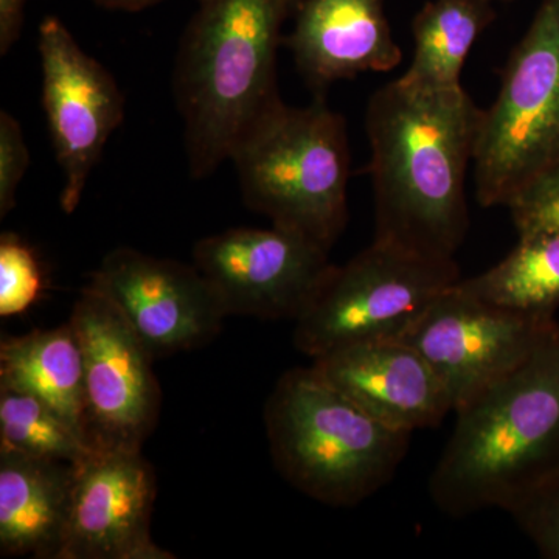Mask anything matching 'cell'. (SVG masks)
I'll list each match as a JSON object with an SVG mask.
<instances>
[{
  "label": "cell",
  "instance_id": "23",
  "mask_svg": "<svg viewBox=\"0 0 559 559\" xmlns=\"http://www.w3.org/2000/svg\"><path fill=\"white\" fill-rule=\"evenodd\" d=\"M507 209L518 235L559 230V167L530 182Z\"/></svg>",
  "mask_w": 559,
  "mask_h": 559
},
{
  "label": "cell",
  "instance_id": "16",
  "mask_svg": "<svg viewBox=\"0 0 559 559\" xmlns=\"http://www.w3.org/2000/svg\"><path fill=\"white\" fill-rule=\"evenodd\" d=\"M73 465L0 450L2 557L60 558Z\"/></svg>",
  "mask_w": 559,
  "mask_h": 559
},
{
  "label": "cell",
  "instance_id": "8",
  "mask_svg": "<svg viewBox=\"0 0 559 559\" xmlns=\"http://www.w3.org/2000/svg\"><path fill=\"white\" fill-rule=\"evenodd\" d=\"M84 362L83 433L91 451H142L156 429L162 393L153 355L94 286L70 312Z\"/></svg>",
  "mask_w": 559,
  "mask_h": 559
},
{
  "label": "cell",
  "instance_id": "13",
  "mask_svg": "<svg viewBox=\"0 0 559 559\" xmlns=\"http://www.w3.org/2000/svg\"><path fill=\"white\" fill-rule=\"evenodd\" d=\"M157 479L142 451H91L73 465L58 559H173L151 538Z\"/></svg>",
  "mask_w": 559,
  "mask_h": 559
},
{
  "label": "cell",
  "instance_id": "18",
  "mask_svg": "<svg viewBox=\"0 0 559 559\" xmlns=\"http://www.w3.org/2000/svg\"><path fill=\"white\" fill-rule=\"evenodd\" d=\"M495 21L492 0H429L412 21L414 57L400 80L419 90L462 87L466 58Z\"/></svg>",
  "mask_w": 559,
  "mask_h": 559
},
{
  "label": "cell",
  "instance_id": "4",
  "mask_svg": "<svg viewBox=\"0 0 559 559\" xmlns=\"http://www.w3.org/2000/svg\"><path fill=\"white\" fill-rule=\"evenodd\" d=\"M275 468L308 498L356 507L395 477L409 432L389 428L312 369L286 371L264 409Z\"/></svg>",
  "mask_w": 559,
  "mask_h": 559
},
{
  "label": "cell",
  "instance_id": "21",
  "mask_svg": "<svg viewBox=\"0 0 559 559\" xmlns=\"http://www.w3.org/2000/svg\"><path fill=\"white\" fill-rule=\"evenodd\" d=\"M44 290V274L36 253L17 235L0 237V316L22 314Z\"/></svg>",
  "mask_w": 559,
  "mask_h": 559
},
{
  "label": "cell",
  "instance_id": "14",
  "mask_svg": "<svg viewBox=\"0 0 559 559\" xmlns=\"http://www.w3.org/2000/svg\"><path fill=\"white\" fill-rule=\"evenodd\" d=\"M312 369L389 428H437L454 404L439 374L401 340L360 342L312 359Z\"/></svg>",
  "mask_w": 559,
  "mask_h": 559
},
{
  "label": "cell",
  "instance_id": "22",
  "mask_svg": "<svg viewBox=\"0 0 559 559\" xmlns=\"http://www.w3.org/2000/svg\"><path fill=\"white\" fill-rule=\"evenodd\" d=\"M509 513L540 557L559 559V469L525 492Z\"/></svg>",
  "mask_w": 559,
  "mask_h": 559
},
{
  "label": "cell",
  "instance_id": "15",
  "mask_svg": "<svg viewBox=\"0 0 559 559\" xmlns=\"http://www.w3.org/2000/svg\"><path fill=\"white\" fill-rule=\"evenodd\" d=\"M283 38L312 97L337 81L392 72L403 61L385 0H299Z\"/></svg>",
  "mask_w": 559,
  "mask_h": 559
},
{
  "label": "cell",
  "instance_id": "26",
  "mask_svg": "<svg viewBox=\"0 0 559 559\" xmlns=\"http://www.w3.org/2000/svg\"><path fill=\"white\" fill-rule=\"evenodd\" d=\"M91 2L106 10L138 13V11L150 9V7L165 2V0H91ZM197 2H201V0H197Z\"/></svg>",
  "mask_w": 559,
  "mask_h": 559
},
{
  "label": "cell",
  "instance_id": "5",
  "mask_svg": "<svg viewBox=\"0 0 559 559\" xmlns=\"http://www.w3.org/2000/svg\"><path fill=\"white\" fill-rule=\"evenodd\" d=\"M242 200L272 226L331 250L348 223L352 175L347 120L316 95L305 108L282 103L231 153Z\"/></svg>",
  "mask_w": 559,
  "mask_h": 559
},
{
  "label": "cell",
  "instance_id": "17",
  "mask_svg": "<svg viewBox=\"0 0 559 559\" xmlns=\"http://www.w3.org/2000/svg\"><path fill=\"white\" fill-rule=\"evenodd\" d=\"M0 385L24 390L46 401L84 439L83 352L70 320L57 329L3 337Z\"/></svg>",
  "mask_w": 559,
  "mask_h": 559
},
{
  "label": "cell",
  "instance_id": "10",
  "mask_svg": "<svg viewBox=\"0 0 559 559\" xmlns=\"http://www.w3.org/2000/svg\"><path fill=\"white\" fill-rule=\"evenodd\" d=\"M193 264L227 318L294 322L333 267L330 250L277 226L238 227L202 238L194 245Z\"/></svg>",
  "mask_w": 559,
  "mask_h": 559
},
{
  "label": "cell",
  "instance_id": "3",
  "mask_svg": "<svg viewBox=\"0 0 559 559\" xmlns=\"http://www.w3.org/2000/svg\"><path fill=\"white\" fill-rule=\"evenodd\" d=\"M429 495L448 516L509 511L559 469V323L520 367L454 412Z\"/></svg>",
  "mask_w": 559,
  "mask_h": 559
},
{
  "label": "cell",
  "instance_id": "2",
  "mask_svg": "<svg viewBox=\"0 0 559 559\" xmlns=\"http://www.w3.org/2000/svg\"><path fill=\"white\" fill-rule=\"evenodd\" d=\"M299 0H201L176 58L173 90L194 179L209 178L278 108L277 55Z\"/></svg>",
  "mask_w": 559,
  "mask_h": 559
},
{
  "label": "cell",
  "instance_id": "20",
  "mask_svg": "<svg viewBox=\"0 0 559 559\" xmlns=\"http://www.w3.org/2000/svg\"><path fill=\"white\" fill-rule=\"evenodd\" d=\"M0 450L76 463L91 452L79 430L46 401L0 385Z\"/></svg>",
  "mask_w": 559,
  "mask_h": 559
},
{
  "label": "cell",
  "instance_id": "25",
  "mask_svg": "<svg viewBox=\"0 0 559 559\" xmlns=\"http://www.w3.org/2000/svg\"><path fill=\"white\" fill-rule=\"evenodd\" d=\"M27 0H0V53L5 57L21 38Z\"/></svg>",
  "mask_w": 559,
  "mask_h": 559
},
{
  "label": "cell",
  "instance_id": "1",
  "mask_svg": "<svg viewBox=\"0 0 559 559\" xmlns=\"http://www.w3.org/2000/svg\"><path fill=\"white\" fill-rule=\"evenodd\" d=\"M484 109L468 92L403 81L371 94L366 109L374 240L432 260H455L469 230L465 180Z\"/></svg>",
  "mask_w": 559,
  "mask_h": 559
},
{
  "label": "cell",
  "instance_id": "11",
  "mask_svg": "<svg viewBox=\"0 0 559 559\" xmlns=\"http://www.w3.org/2000/svg\"><path fill=\"white\" fill-rule=\"evenodd\" d=\"M43 108L64 175L60 204L75 212L106 143L124 119V98L108 69L81 49L64 22L39 25Z\"/></svg>",
  "mask_w": 559,
  "mask_h": 559
},
{
  "label": "cell",
  "instance_id": "7",
  "mask_svg": "<svg viewBox=\"0 0 559 559\" xmlns=\"http://www.w3.org/2000/svg\"><path fill=\"white\" fill-rule=\"evenodd\" d=\"M460 278L455 260L426 259L373 240L344 266L333 264L294 322V345L314 359L360 342L401 340Z\"/></svg>",
  "mask_w": 559,
  "mask_h": 559
},
{
  "label": "cell",
  "instance_id": "12",
  "mask_svg": "<svg viewBox=\"0 0 559 559\" xmlns=\"http://www.w3.org/2000/svg\"><path fill=\"white\" fill-rule=\"evenodd\" d=\"M154 359L204 347L227 318L194 264L157 259L131 248L112 250L92 274Z\"/></svg>",
  "mask_w": 559,
  "mask_h": 559
},
{
  "label": "cell",
  "instance_id": "19",
  "mask_svg": "<svg viewBox=\"0 0 559 559\" xmlns=\"http://www.w3.org/2000/svg\"><path fill=\"white\" fill-rule=\"evenodd\" d=\"M460 285L500 308L557 319L559 230L520 235V241L506 259L476 277L460 278Z\"/></svg>",
  "mask_w": 559,
  "mask_h": 559
},
{
  "label": "cell",
  "instance_id": "24",
  "mask_svg": "<svg viewBox=\"0 0 559 559\" xmlns=\"http://www.w3.org/2000/svg\"><path fill=\"white\" fill-rule=\"evenodd\" d=\"M31 167V151L21 123L10 112H0V218L16 205L22 179Z\"/></svg>",
  "mask_w": 559,
  "mask_h": 559
},
{
  "label": "cell",
  "instance_id": "6",
  "mask_svg": "<svg viewBox=\"0 0 559 559\" xmlns=\"http://www.w3.org/2000/svg\"><path fill=\"white\" fill-rule=\"evenodd\" d=\"M559 167V0H540L481 116L474 156L481 207H507L530 182Z\"/></svg>",
  "mask_w": 559,
  "mask_h": 559
},
{
  "label": "cell",
  "instance_id": "9",
  "mask_svg": "<svg viewBox=\"0 0 559 559\" xmlns=\"http://www.w3.org/2000/svg\"><path fill=\"white\" fill-rule=\"evenodd\" d=\"M558 323L481 300L462 288L459 280L426 308L401 341L432 366L455 412L520 367Z\"/></svg>",
  "mask_w": 559,
  "mask_h": 559
},
{
  "label": "cell",
  "instance_id": "27",
  "mask_svg": "<svg viewBox=\"0 0 559 559\" xmlns=\"http://www.w3.org/2000/svg\"><path fill=\"white\" fill-rule=\"evenodd\" d=\"M492 2H500V3H511L514 2V0H492Z\"/></svg>",
  "mask_w": 559,
  "mask_h": 559
}]
</instances>
